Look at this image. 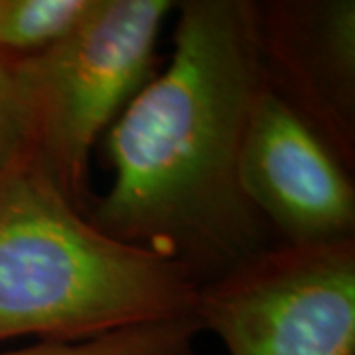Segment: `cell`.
Segmentation results:
<instances>
[{
    "mask_svg": "<svg viewBox=\"0 0 355 355\" xmlns=\"http://www.w3.org/2000/svg\"><path fill=\"white\" fill-rule=\"evenodd\" d=\"M239 182L280 245L355 239L349 170L266 83L254 99L243 137Z\"/></svg>",
    "mask_w": 355,
    "mask_h": 355,
    "instance_id": "obj_5",
    "label": "cell"
},
{
    "mask_svg": "<svg viewBox=\"0 0 355 355\" xmlns=\"http://www.w3.org/2000/svg\"><path fill=\"white\" fill-rule=\"evenodd\" d=\"M93 0H0V58L24 60L69 36Z\"/></svg>",
    "mask_w": 355,
    "mask_h": 355,
    "instance_id": "obj_7",
    "label": "cell"
},
{
    "mask_svg": "<svg viewBox=\"0 0 355 355\" xmlns=\"http://www.w3.org/2000/svg\"><path fill=\"white\" fill-rule=\"evenodd\" d=\"M174 14L168 65L109 127L113 182L89 219L172 259L203 286L277 245L239 182L265 77L254 0H182Z\"/></svg>",
    "mask_w": 355,
    "mask_h": 355,
    "instance_id": "obj_1",
    "label": "cell"
},
{
    "mask_svg": "<svg viewBox=\"0 0 355 355\" xmlns=\"http://www.w3.org/2000/svg\"><path fill=\"white\" fill-rule=\"evenodd\" d=\"M176 0H93L48 50L6 62L26 154L89 216V156L103 130L154 76L156 44Z\"/></svg>",
    "mask_w": 355,
    "mask_h": 355,
    "instance_id": "obj_3",
    "label": "cell"
},
{
    "mask_svg": "<svg viewBox=\"0 0 355 355\" xmlns=\"http://www.w3.org/2000/svg\"><path fill=\"white\" fill-rule=\"evenodd\" d=\"M193 316L227 355H355V239L277 243L200 286Z\"/></svg>",
    "mask_w": 355,
    "mask_h": 355,
    "instance_id": "obj_4",
    "label": "cell"
},
{
    "mask_svg": "<svg viewBox=\"0 0 355 355\" xmlns=\"http://www.w3.org/2000/svg\"><path fill=\"white\" fill-rule=\"evenodd\" d=\"M202 334L196 318H184L113 331L87 342H36L0 355H200Z\"/></svg>",
    "mask_w": 355,
    "mask_h": 355,
    "instance_id": "obj_8",
    "label": "cell"
},
{
    "mask_svg": "<svg viewBox=\"0 0 355 355\" xmlns=\"http://www.w3.org/2000/svg\"><path fill=\"white\" fill-rule=\"evenodd\" d=\"M26 153L22 113L6 60L0 58V174Z\"/></svg>",
    "mask_w": 355,
    "mask_h": 355,
    "instance_id": "obj_9",
    "label": "cell"
},
{
    "mask_svg": "<svg viewBox=\"0 0 355 355\" xmlns=\"http://www.w3.org/2000/svg\"><path fill=\"white\" fill-rule=\"evenodd\" d=\"M198 291L172 259L97 227L26 153L0 174V342L196 318Z\"/></svg>",
    "mask_w": 355,
    "mask_h": 355,
    "instance_id": "obj_2",
    "label": "cell"
},
{
    "mask_svg": "<svg viewBox=\"0 0 355 355\" xmlns=\"http://www.w3.org/2000/svg\"><path fill=\"white\" fill-rule=\"evenodd\" d=\"M265 83L349 172L355 166V2L254 0Z\"/></svg>",
    "mask_w": 355,
    "mask_h": 355,
    "instance_id": "obj_6",
    "label": "cell"
}]
</instances>
